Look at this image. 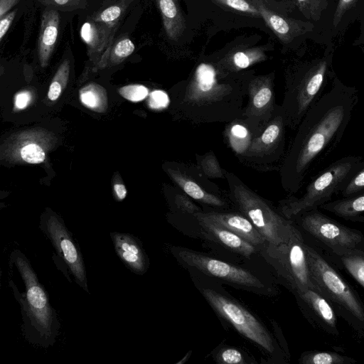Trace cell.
<instances>
[{
  "instance_id": "cell-1",
  "label": "cell",
  "mask_w": 364,
  "mask_h": 364,
  "mask_svg": "<svg viewBox=\"0 0 364 364\" xmlns=\"http://www.w3.org/2000/svg\"><path fill=\"white\" fill-rule=\"evenodd\" d=\"M358 101V91L335 77L308 109L287 148L279 170L283 189L297 193L338 147Z\"/></svg>"
},
{
  "instance_id": "cell-2",
  "label": "cell",
  "mask_w": 364,
  "mask_h": 364,
  "mask_svg": "<svg viewBox=\"0 0 364 364\" xmlns=\"http://www.w3.org/2000/svg\"><path fill=\"white\" fill-rule=\"evenodd\" d=\"M252 75L245 71L231 73L203 63L195 70L186 99L210 110L214 119L228 123L241 116L247 85Z\"/></svg>"
},
{
  "instance_id": "cell-3",
  "label": "cell",
  "mask_w": 364,
  "mask_h": 364,
  "mask_svg": "<svg viewBox=\"0 0 364 364\" xmlns=\"http://www.w3.org/2000/svg\"><path fill=\"white\" fill-rule=\"evenodd\" d=\"M225 176L231 205L250 220L265 244L277 245L286 241L296 227L294 220L284 217L270 200L250 188L235 173L226 171Z\"/></svg>"
},
{
  "instance_id": "cell-4",
  "label": "cell",
  "mask_w": 364,
  "mask_h": 364,
  "mask_svg": "<svg viewBox=\"0 0 364 364\" xmlns=\"http://www.w3.org/2000/svg\"><path fill=\"white\" fill-rule=\"evenodd\" d=\"M328 67V58H323L287 68L281 105L287 128L295 130L308 109L325 92Z\"/></svg>"
},
{
  "instance_id": "cell-5",
  "label": "cell",
  "mask_w": 364,
  "mask_h": 364,
  "mask_svg": "<svg viewBox=\"0 0 364 364\" xmlns=\"http://www.w3.org/2000/svg\"><path fill=\"white\" fill-rule=\"evenodd\" d=\"M364 167L363 159L349 155L340 158L311 177L299 197L290 194L279 202L282 215L292 220L297 215L318 208L341 193L348 181Z\"/></svg>"
},
{
  "instance_id": "cell-6",
  "label": "cell",
  "mask_w": 364,
  "mask_h": 364,
  "mask_svg": "<svg viewBox=\"0 0 364 364\" xmlns=\"http://www.w3.org/2000/svg\"><path fill=\"white\" fill-rule=\"evenodd\" d=\"M306 247L310 274L316 290L355 328L363 330L364 309L356 292L316 250L307 245Z\"/></svg>"
},
{
  "instance_id": "cell-7",
  "label": "cell",
  "mask_w": 364,
  "mask_h": 364,
  "mask_svg": "<svg viewBox=\"0 0 364 364\" xmlns=\"http://www.w3.org/2000/svg\"><path fill=\"white\" fill-rule=\"evenodd\" d=\"M306 246L301 232L295 227L286 241L277 245L265 244L259 249L262 256L292 293L306 288L316 289Z\"/></svg>"
},
{
  "instance_id": "cell-8",
  "label": "cell",
  "mask_w": 364,
  "mask_h": 364,
  "mask_svg": "<svg viewBox=\"0 0 364 364\" xmlns=\"http://www.w3.org/2000/svg\"><path fill=\"white\" fill-rule=\"evenodd\" d=\"M287 128L282 107L277 105L269 120L237 158L239 162L259 172L279 171L287 151Z\"/></svg>"
},
{
  "instance_id": "cell-9",
  "label": "cell",
  "mask_w": 364,
  "mask_h": 364,
  "mask_svg": "<svg viewBox=\"0 0 364 364\" xmlns=\"http://www.w3.org/2000/svg\"><path fill=\"white\" fill-rule=\"evenodd\" d=\"M201 293L215 312L242 336L269 354L276 349L272 334L254 314L239 301L216 290L204 288Z\"/></svg>"
},
{
  "instance_id": "cell-10",
  "label": "cell",
  "mask_w": 364,
  "mask_h": 364,
  "mask_svg": "<svg viewBox=\"0 0 364 364\" xmlns=\"http://www.w3.org/2000/svg\"><path fill=\"white\" fill-rule=\"evenodd\" d=\"M175 257L184 265L220 279L236 288L268 295L271 290L250 271L204 254L183 247H173Z\"/></svg>"
},
{
  "instance_id": "cell-11",
  "label": "cell",
  "mask_w": 364,
  "mask_h": 364,
  "mask_svg": "<svg viewBox=\"0 0 364 364\" xmlns=\"http://www.w3.org/2000/svg\"><path fill=\"white\" fill-rule=\"evenodd\" d=\"M292 220H296L304 230L339 257L359 249L363 243L360 231L328 217L318 208L301 213Z\"/></svg>"
},
{
  "instance_id": "cell-12",
  "label": "cell",
  "mask_w": 364,
  "mask_h": 364,
  "mask_svg": "<svg viewBox=\"0 0 364 364\" xmlns=\"http://www.w3.org/2000/svg\"><path fill=\"white\" fill-rule=\"evenodd\" d=\"M274 72L265 75H252L247 82V104L240 117L245 121L254 135L259 133L272 117L277 104L274 91Z\"/></svg>"
},
{
  "instance_id": "cell-13",
  "label": "cell",
  "mask_w": 364,
  "mask_h": 364,
  "mask_svg": "<svg viewBox=\"0 0 364 364\" xmlns=\"http://www.w3.org/2000/svg\"><path fill=\"white\" fill-rule=\"evenodd\" d=\"M46 232L49 235L59 255L69 267L77 283L88 291L83 259L64 224L55 215L46 220Z\"/></svg>"
},
{
  "instance_id": "cell-14",
  "label": "cell",
  "mask_w": 364,
  "mask_h": 364,
  "mask_svg": "<svg viewBox=\"0 0 364 364\" xmlns=\"http://www.w3.org/2000/svg\"><path fill=\"white\" fill-rule=\"evenodd\" d=\"M293 294L301 311L312 325L328 334L338 335L336 311L318 291L306 288Z\"/></svg>"
},
{
  "instance_id": "cell-15",
  "label": "cell",
  "mask_w": 364,
  "mask_h": 364,
  "mask_svg": "<svg viewBox=\"0 0 364 364\" xmlns=\"http://www.w3.org/2000/svg\"><path fill=\"white\" fill-rule=\"evenodd\" d=\"M16 263L26 284V299L31 316L36 326L50 336L53 316L46 294L26 260L18 257Z\"/></svg>"
},
{
  "instance_id": "cell-16",
  "label": "cell",
  "mask_w": 364,
  "mask_h": 364,
  "mask_svg": "<svg viewBox=\"0 0 364 364\" xmlns=\"http://www.w3.org/2000/svg\"><path fill=\"white\" fill-rule=\"evenodd\" d=\"M201 215L236 234L258 250L265 242L250 220L239 211L200 212Z\"/></svg>"
},
{
  "instance_id": "cell-17",
  "label": "cell",
  "mask_w": 364,
  "mask_h": 364,
  "mask_svg": "<svg viewBox=\"0 0 364 364\" xmlns=\"http://www.w3.org/2000/svg\"><path fill=\"white\" fill-rule=\"evenodd\" d=\"M257 9L267 26L284 43L290 42L296 36L307 31L304 22L284 16L272 9L266 0H250Z\"/></svg>"
},
{
  "instance_id": "cell-18",
  "label": "cell",
  "mask_w": 364,
  "mask_h": 364,
  "mask_svg": "<svg viewBox=\"0 0 364 364\" xmlns=\"http://www.w3.org/2000/svg\"><path fill=\"white\" fill-rule=\"evenodd\" d=\"M203 230L217 243L240 256L249 258L258 250L236 234L204 218L200 212L194 214Z\"/></svg>"
},
{
  "instance_id": "cell-19",
  "label": "cell",
  "mask_w": 364,
  "mask_h": 364,
  "mask_svg": "<svg viewBox=\"0 0 364 364\" xmlns=\"http://www.w3.org/2000/svg\"><path fill=\"white\" fill-rule=\"evenodd\" d=\"M115 252L120 259L136 274H144L146 270V257L138 241L129 234H110Z\"/></svg>"
},
{
  "instance_id": "cell-20",
  "label": "cell",
  "mask_w": 364,
  "mask_h": 364,
  "mask_svg": "<svg viewBox=\"0 0 364 364\" xmlns=\"http://www.w3.org/2000/svg\"><path fill=\"white\" fill-rule=\"evenodd\" d=\"M60 25L58 11L46 7L43 11L38 36V53L41 66L48 65L57 42Z\"/></svg>"
},
{
  "instance_id": "cell-21",
  "label": "cell",
  "mask_w": 364,
  "mask_h": 364,
  "mask_svg": "<svg viewBox=\"0 0 364 364\" xmlns=\"http://www.w3.org/2000/svg\"><path fill=\"white\" fill-rule=\"evenodd\" d=\"M168 174L173 181L191 198L194 200L220 209H227L230 204L228 196L221 193H212L205 190L193 179L181 174L179 171L168 168Z\"/></svg>"
},
{
  "instance_id": "cell-22",
  "label": "cell",
  "mask_w": 364,
  "mask_h": 364,
  "mask_svg": "<svg viewBox=\"0 0 364 364\" xmlns=\"http://www.w3.org/2000/svg\"><path fill=\"white\" fill-rule=\"evenodd\" d=\"M321 208L331 212L346 220L352 222H364V192L328 201Z\"/></svg>"
},
{
  "instance_id": "cell-23",
  "label": "cell",
  "mask_w": 364,
  "mask_h": 364,
  "mask_svg": "<svg viewBox=\"0 0 364 364\" xmlns=\"http://www.w3.org/2000/svg\"><path fill=\"white\" fill-rule=\"evenodd\" d=\"M266 59L267 55L262 48H244L230 51L218 62V65L226 71L239 73Z\"/></svg>"
},
{
  "instance_id": "cell-24",
  "label": "cell",
  "mask_w": 364,
  "mask_h": 364,
  "mask_svg": "<svg viewBox=\"0 0 364 364\" xmlns=\"http://www.w3.org/2000/svg\"><path fill=\"white\" fill-rule=\"evenodd\" d=\"M254 136L245 121L240 117L226 123L223 131L225 142L236 158L247 150Z\"/></svg>"
},
{
  "instance_id": "cell-25",
  "label": "cell",
  "mask_w": 364,
  "mask_h": 364,
  "mask_svg": "<svg viewBox=\"0 0 364 364\" xmlns=\"http://www.w3.org/2000/svg\"><path fill=\"white\" fill-rule=\"evenodd\" d=\"M156 2L167 36L177 41L186 28L185 19L177 0H156Z\"/></svg>"
},
{
  "instance_id": "cell-26",
  "label": "cell",
  "mask_w": 364,
  "mask_h": 364,
  "mask_svg": "<svg viewBox=\"0 0 364 364\" xmlns=\"http://www.w3.org/2000/svg\"><path fill=\"white\" fill-rule=\"evenodd\" d=\"M135 49L132 40L129 38L119 39L112 46L107 47L101 58L92 69L93 72L117 65L128 58Z\"/></svg>"
},
{
  "instance_id": "cell-27",
  "label": "cell",
  "mask_w": 364,
  "mask_h": 364,
  "mask_svg": "<svg viewBox=\"0 0 364 364\" xmlns=\"http://www.w3.org/2000/svg\"><path fill=\"white\" fill-rule=\"evenodd\" d=\"M107 25L93 21H86L81 27L82 39L92 53L101 52L107 45L110 38Z\"/></svg>"
},
{
  "instance_id": "cell-28",
  "label": "cell",
  "mask_w": 364,
  "mask_h": 364,
  "mask_svg": "<svg viewBox=\"0 0 364 364\" xmlns=\"http://www.w3.org/2000/svg\"><path fill=\"white\" fill-rule=\"evenodd\" d=\"M79 98L84 107L96 112H104L108 107V97L106 89L102 85L90 82L79 91Z\"/></svg>"
},
{
  "instance_id": "cell-29",
  "label": "cell",
  "mask_w": 364,
  "mask_h": 364,
  "mask_svg": "<svg viewBox=\"0 0 364 364\" xmlns=\"http://www.w3.org/2000/svg\"><path fill=\"white\" fill-rule=\"evenodd\" d=\"M219 364H255V358L241 348L221 343L212 353Z\"/></svg>"
},
{
  "instance_id": "cell-30",
  "label": "cell",
  "mask_w": 364,
  "mask_h": 364,
  "mask_svg": "<svg viewBox=\"0 0 364 364\" xmlns=\"http://www.w3.org/2000/svg\"><path fill=\"white\" fill-rule=\"evenodd\" d=\"M298 362L300 364H353L356 360L336 352L309 350L301 354Z\"/></svg>"
},
{
  "instance_id": "cell-31",
  "label": "cell",
  "mask_w": 364,
  "mask_h": 364,
  "mask_svg": "<svg viewBox=\"0 0 364 364\" xmlns=\"http://www.w3.org/2000/svg\"><path fill=\"white\" fill-rule=\"evenodd\" d=\"M341 260L350 276L361 287L364 286V252L356 249L341 256Z\"/></svg>"
},
{
  "instance_id": "cell-32",
  "label": "cell",
  "mask_w": 364,
  "mask_h": 364,
  "mask_svg": "<svg viewBox=\"0 0 364 364\" xmlns=\"http://www.w3.org/2000/svg\"><path fill=\"white\" fill-rule=\"evenodd\" d=\"M70 70L69 59H65L59 65L49 86L48 97L51 101L57 100L68 82Z\"/></svg>"
},
{
  "instance_id": "cell-33",
  "label": "cell",
  "mask_w": 364,
  "mask_h": 364,
  "mask_svg": "<svg viewBox=\"0 0 364 364\" xmlns=\"http://www.w3.org/2000/svg\"><path fill=\"white\" fill-rule=\"evenodd\" d=\"M18 151L20 158L28 164H41L46 159V151L42 146L31 140L21 144Z\"/></svg>"
},
{
  "instance_id": "cell-34",
  "label": "cell",
  "mask_w": 364,
  "mask_h": 364,
  "mask_svg": "<svg viewBox=\"0 0 364 364\" xmlns=\"http://www.w3.org/2000/svg\"><path fill=\"white\" fill-rule=\"evenodd\" d=\"M200 165L203 173L210 178L225 179V171L213 151L205 154L200 159Z\"/></svg>"
},
{
  "instance_id": "cell-35",
  "label": "cell",
  "mask_w": 364,
  "mask_h": 364,
  "mask_svg": "<svg viewBox=\"0 0 364 364\" xmlns=\"http://www.w3.org/2000/svg\"><path fill=\"white\" fill-rule=\"evenodd\" d=\"M296 5L304 16L317 21L326 9V0H296Z\"/></svg>"
},
{
  "instance_id": "cell-36",
  "label": "cell",
  "mask_w": 364,
  "mask_h": 364,
  "mask_svg": "<svg viewBox=\"0 0 364 364\" xmlns=\"http://www.w3.org/2000/svg\"><path fill=\"white\" fill-rule=\"evenodd\" d=\"M220 5L254 18H261L260 13L250 0H213Z\"/></svg>"
},
{
  "instance_id": "cell-37",
  "label": "cell",
  "mask_w": 364,
  "mask_h": 364,
  "mask_svg": "<svg viewBox=\"0 0 364 364\" xmlns=\"http://www.w3.org/2000/svg\"><path fill=\"white\" fill-rule=\"evenodd\" d=\"M119 94L124 99L132 102H138L144 100L149 95V89L140 84L127 85L118 90Z\"/></svg>"
},
{
  "instance_id": "cell-38",
  "label": "cell",
  "mask_w": 364,
  "mask_h": 364,
  "mask_svg": "<svg viewBox=\"0 0 364 364\" xmlns=\"http://www.w3.org/2000/svg\"><path fill=\"white\" fill-rule=\"evenodd\" d=\"M364 192V167L357 171L341 191L343 197H348Z\"/></svg>"
},
{
  "instance_id": "cell-39",
  "label": "cell",
  "mask_w": 364,
  "mask_h": 364,
  "mask_svg": "<svg viewBox=\"0 0 364 364\" xmlns=\"http://www.w3.org/2000/svg\"><path fill=\"white\" fill-rule=\"evenodd\" d=\"M122 12L123 9L121 5H112L105 9L101 12L97 13L92 18V20L95 22L112 26L119 18Z\"/></svg>"
},
{
  "instance_id": "cell-40",
  "label": "cell",
  "mask_w": 364,
  "mask_h": 364,
  "mask_svg": "<svg viewBox=\"0 0 364 364\" xmlns=\"http://www.w3.org/2000/svg\"><path fill=\"white\" fill-rule=\"evenodd\" d=\"M46 7L57 11H70L76 9L83 8L85 0H38Z\"/></svg>"
},
{
  "instance_id": "cell-41",
  "label": "cell",
  "mask_w": 364,
  "mask_h": 364,
  "mask_svg": "<svg viewBox=\"0 0 364 364\" xmlns=\"http://www.w3.org/2000/svg\"><path fill=\"white\" fill-rule=\"evenodd\" d=\"M170 102L168 94L161 90H154L149 93L147 105L153 110L161 111L166 109Z\"/></svg>"
},
{
  "instance_id": "cell-42",
  "label": "cell",
  "mask_w": 364,
  "mask_h": 364,
  "mask_svg": "<svg viewBox=\"0 0 364 364\" xmlns=\"http://www.w3.org/2000/svg\"><path fill=\"white\" fill-rule=\"evenodd\" d=\"M175 203L178 208L184 212L193 214L201 212L200 208L196 205L188 198L183 195H176L175 198Z\"/></svg>"
},
{
  "instance_id": "cell-43",
  "label": "cell",
  "mask_w": 364,
  "mask_h": 364,
  "mask_svg": "<svg viewBox=\"0 0 364 364\" xmlns=\"http://www.w3.org/2000/svg\"><path fill=\"white\" fill-rule=\"evenodd\" d=\"M357 0H339L333 16V25L337 26L343 14L349 10Z\"/></svg>"
},
{
  "instance_id": "cell-44",
  "label": "cell",
  "mask_w": 364,
  "mask_h": 364,
  "mask_svg": "<svg viewBox=\"0 0 364 364\" xmlns=\"http://www.w3.org/2000/svg\"><path fill=\"white\" fill-rule=\"evenodd\" d=\"M32 100L31 93L28 90H22L15 95L14 107L17 110L26 108Z\"/></svg>"
},
{
  "instance_id": "cell-45",
  "label": "cell",
  "mask_w": 364,
  "mask_h": 364,
  "mask_svg": "<svg viewBox=\"0 0 364 364\" xmlns=\"http://www.w3.org/2000/svg\"><path fill=\"white\" fill-rule=\"evenodd\" d=\"M113 192L117 200H123L127 194V188L118 174L115 175L113 181Z\"/></svg>"
},
{
  "instance_id": "cell-46",
  "label": "cell",
  "mask_w": 364,
  "mask_h": 364,
  "mask_svg": "<svg viewBox=\"0 0 364 364\" xmlns=\"http://www.w3.org/2000/svg\"><path fill=\"white\" fill-rule=\"evenodd\" d=\"M16 14V9L10 11L0 20V41L8 31Z\"/></svg>"
},
{
  "instance_id": "cell-47",
  "label": "cell",
  "mask_w": 364,
  "mask_h": 364,
  "mask_svg": "<svg viewBox=\"0 0 364 364\" xmlns=\"http://www.w3.org/2000/svg\"><path fill=\"white\" fill-rule=\"evenodd\" d=\"M21 0H0V20Z\"/></svg>"
},
{
  "instance_id": "cell-48",
  "label": "cell",
  "mask_w": 364,
  "mask_h": 364,
  "mask_svg": "<svg viewBox=\"0 0 364 364\" xmlns=\"http://www.w3.org/2000/svg\"><path fill=\"white\" fill-rule=\"evenodd\" d=\"M191 353L192 351H189L185 357L183 358V359L181 360H180L179 362L176 363V364H183L185 362H186L188 358H190L191 355Z\"/></svg>"
}]
</instances>
